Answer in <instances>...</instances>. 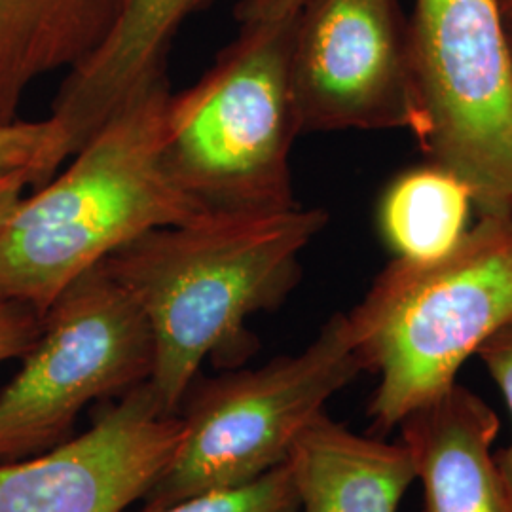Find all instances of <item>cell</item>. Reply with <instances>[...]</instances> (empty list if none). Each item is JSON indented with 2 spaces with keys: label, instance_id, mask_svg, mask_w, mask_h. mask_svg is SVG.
<instances>
[{
  "label": "cell",
  "instance_id": "9a60e30c",
  "mask_svg": "<svg viewBox=\"0 0 512 512\" xmlns=\"http://www.w3.org/2000/svg\"><path fill=\"white\" fill-rule=\"evenodd\" d=\"M137 512H300V503L291 467L285 461L251 482L190 495L160 509L143 507Z\"/></svg>",
  "mask_w": 512,
  "mask_h": 512
},
{
  "label": "cell",
  "instance_id": "277c9868",
  "mask_svg": "<svg viewBox=\"0 0 512 512\" xmlns=\"http://www.w3.org/2000/svg\"><path fill=\"white\" fill-rule=\"evenodd\" d=\"M294 21L239 27L202 78L171 93L162 160L207 217H270L298 207L291 148Z\"/></svg>",
  "mask_w": 512,
  "mask_h": 512
},
{
  "label": "cell",
  "instance_id": "5b68a950",
  "mask_svg": "<svg viewBox=\"0 0 512 512\" xmlns=\"http://www.w3.org/2000/svg\"><path fill=\"white\" fill-rule=\"evenodd\" d=\"M361 372L346 313H334L296 355L253 370L198 376L179 410L183 442L145 507L245 484L285 463L310 421Z\"/></svg>",
  "mask_w": 512,
  "mask_h": 512
},
{
  "label": "cell",
  "instance_id": "d6986e66",
  "mask_svg": "<svg viewBox=\"0 0 512 512\" xmlns=\"http://www.w3.org/2000/svg\"><path fill=\"white\" fill-rule=\"evenodd\" d=\"M306 0H238L239 27L258 23H277L296 18Z\"/></svg>",
  "mask_w": 512,
  "mask_h": 512
},
{
  "label": "cell",
  "instance_id": "2e32d148",
  "mask_svg": "<svg viewBox=\"0 0 512 512\" xmlns=\"http://www.w3.org/2000/svg\"><path fill=\"white\" fill-rule=\"evenodd\" d=\"M69 156L67 135L52 116L38 122L0 124V173L31 171L40 188Z\"/></svg>",
  "mask_w": 512,
  "mask_h": 512
},
{
  "label": "cell",
  "instance_id": "603a6c76",
  "mask_svg": "<svg viewBox=\"0 0 512 512\" xmlns=\"http://www.w3.org/2000/svg\"><path fill=\"white\" fill-rule=\"evenodd\" d=\"M511 213H512V209H511Z\"/></svg>",
  "mask_w": 512,
  "mask_h": 512
},
{
  "label": "cell",
  "instance_id": "4fadbf2b",
  "mask_svg": "<svg viewBox=\"0 0 512 512\" xmlns=\"http://www.w3.org/2000/svg\"><path fill=\"white\" fill-rule=\"evenodd\" d=\"M129 0H0V124L19 120L29 90L90 61Z\"/></svg>",
  "mask_w": 512,
  "mask_h": 512
},
{
  "label": "cell",
  "instance_id": "30bf717a",
  "mask_svg": "<svg viewBox=\"0 0 512 512\" xmlns=\"http://www.w3.org/2000/svg\"><path fill=\"white\" fill-rule=\"evenodd\" d=\"M494 408L465 385L414 408L397 427L423 490V512H512L495 461Z\"/></svg>",
  "mask_w": 512,
  "mask_h": 512
},
{
  "label": "cell",
  "instance_id": "7a4b0ae2",
  "mask_svg": "<svg viewBox=\"0 0 512 512\" xmlns=\"http://www.w3.org/2000/svg\"><path fill=\"white\" fill-rule=\"evenodd\" d=\"M167 67L112 110L69 169L25 196L0 230V302L44 315L76 277L150 230L207 217L162 160Z\"/></svg>",
  "mask_w": 512,
  "mask_h": 512
},
{
  "label": "cell",
  "instance_id": "44dd1931",
  "mask_svg": "<svg viewBox=\"0 0 512 512\" xmlns=\"http://www.w3.org/2000/svg\"><path fill=\"white\" fill-rule=\"evenodd\" d=\"M501 2V8H503V14L509 23H512V0H499Z\"/></svg>",
  "mask_w": 512,
  "mask_h": 512
},
{
  "label": "cell",
  "instance_id": "8fae6325",
  "mask_svg": "<svg viewBox=\"0 0 512 512\" xmlns=\"http://www.w3.org/2000/svg\"><path fill=\"white\" fill-rule=\"evenodd\" d=\"M219 0H129L103 48L67 74L55 97L59 122L74 156L128 93L148 74L167 67V55L184 21Z\"/></svg>",
  "mask_w": 512,
  "mask_h": 512
},
{
  "label": "cell",
  "instance_id": "7402d4cb",
  "mask_svg": "<svg viewBox=\"0 0 512 512\" xmlns=\"http://www.w3.org/2000/svg\"><path fill=\"white\" fill-rule=\"evenodd\" d=\"M507 25H509V42H511V55H512V23L507 21Z\"/></svg>",
  "mask_w": 512,
  "mask_h": 512
},
{
  "label": "cell",
  "instance_id": "3957f363",
  "mask_svg": "<svg viewBox=\"0 0 512 512\" xmlns=\"http://www.w3.org/2000/svg\"><path fill=\"white\" fill-rule=\"evenodd\" d=\"M346 319L363 372L378 376L370 433L385 437L512 321V213L482 215L437 260L393 258Z\"/></svg>",
  "mask_w": 512,
  "mask_h": 512
},
{
  "label": "cell",
  "instance_id": "ffe728a7",
  "mask_svg": "<svg viewBox=\"0 0 512 512\" xmlns=\"http://www.w3.org/2000/svg\"><path fill=\"white\" fill-rule=\"evenodd\" d=\"M27 188H35L38 184L31 171H6L0 173V230L14 215L19 203L25 200Z\"/></svg>",
  "mask_w": 512,
  "mask_h": 512
},
{
  "label": "cell",
  "instance_id": "ac0fdd59",
  "mask_svg": "<svg viewBox=\"0 0 512 512\" xmlns=\"http://www.w3.org/2000/svg\"><path fill=\"white\" fill-rule=\"evenodd\" d=\"M42 330V315L37 310L18 304L0 302V363L21 359Z\"/></svg>",
  "mask_w": 512,
  "mask_h": 512
},
{
  "label": "cell",
  "instance_id": "52a82bcc",
  "mask_svg": "<svg viewBox=\"0 0 512 512\" xmlns=\"http://www.w3.org/2000/svg\"><path fill=\"white\" fill-rule=\"evenodd\" d=\"M21 359L0 391V463L52 450L88 404L147 384L154 338L135 298L97 264L55 298Z\"/></svg>",
  "mask_w": 512,
  "mask_h": 512
},
{
  "label": "cell",
  "instance_id": "9c48e42d",
  "mask_svg": "<svg viewBox=\"0 0 512 512\" xmlns=\"http://www.w3.org/2000/svg\"><path fill=\"white\" fill-rule=\"evenodd\" d=\"M184 437L150 384L128 391L92 427L31 458L0 463V512H126L145 499Z\"/></svg>",
  "mask_w": 512,
  "mask_h": 512
},
{
  "label": "cell",
  "instance_id": "e0dca14e",
  "mask_svg": "<svg viewBox=\"0 0 512 512\" xmlns=\"http://www.w3.org/2000/svg\"><path fill=\"white\" fill-rule=\"evenodd\" d=\"M476 357L488 370L495 385L501 389L512 418V321L497 330L490 340H486L484 346L476 351ZM495 461L512 499V440L509 446L495 452Z\"/></svg>",
  "mask_w": 512,
  "mask_h": 512
},
{
  "label": "cell",
  "instance_id": "5bb4252c",
  "mask_svg": "<svg viewBox=\"0 0 512 512\" xmlns=\"http://www.w3.org/2000/svg\"><path fill=\"white\" fill-rule=\"evenodd\" d=\"M475 196L452 169L429 162L410 167L385 186L376 224L399 260L427 262L452 253L471 230Z\"/></svg>",
  "mask_w": 512,
  "mask_h": 512
},
{
  "label": "cell",
  "instance_id": "ba28073f",
  "mask_svg": "<svg viewBox=\"0 0 512 512\" xmlns=\"http://www.w3.org/2000/svg\"><path fill=\"white\" fill-rule=\"evenodd\" d=\"M291 86L300 133L423 135L401 0H306L294 21Z\"/></svg>",
  "mask_w": 512,
  "mask_h": 512
},
{
  "label": "cell",
  "instance_id": "7c38bea8",
  "mask_svg": "<svg viewBox=\"0 0 512 512\" xmlns=\"http://www.w3.org/2000/svg\"><path fill=\"white\" fill-rule=\"evenodd\" d=\"M287 463L300 512H397L416 482L401 440L353 433L327 412L300 433Z\"/></svg>",
  "mask_w": 512,
  "mask_h": 512
},
{
  "label": "cell",
  "instance_id": "8992f818",
  "mask_svg": "<svg viewBox=\"0 0 512 512\" xmlns=\"http://www.w3.org/2000/svg\"><path fill=\"white\" fill-rule=\"evenodd\" d=\"M410 59L431 162L469 184L482 215L512 209V55L499 0H414Z\"/></svg>",
  "mask_w": 512,
  "mask_h": 512
},
{
  "label": "cell",
  "instance_id": "6da1fadb",
  "mask_svg": "<svg viewBox=\"0 0 512 512\" xmlns=\"http://www.w3.org/2000/svg\"><path fill=\"white\" fill-rule=\"evenodd\" d=\"M327 224V211L300 205L270 217H213L150 230L101 262L147 317L148 384L167 414H179L205 359L232 368L255 353L247 319L293 293L300 255Z\"/></svg>",
  "mask_w": 512,
  "mask_h": 512
}]
</instances>
